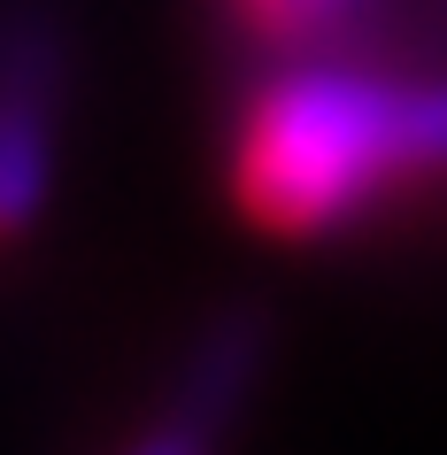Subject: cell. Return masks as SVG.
Returning a JSON list of instances; mask_svg holds the SVG:
<instances>
[{"label": "cell", "instance_id": "1", "mask_svg": "<svg viewBox=\"0 0 447 455\" xmlns=\"http://www.w3.org/2000/svg\"><path fill=\"white\" fill-rule=\"evenodd\" d=\"M417 178H447V77L409 85L308 62L255 85L239 108L232 201L278 240L339 232Z\"/></svg>", "mask_w": 447, "mask_h": 455}, {"label": "cell", "instance_id": "2", "mask_svg": "<svg viewBox=\"0 0 447 455\" xmlns=\"http://www.w3.org/2000/svg\"><path fill=\"white\" fill-rule=\"evenodd\" d=\"M47 47L16 39L0 62V247H16L54 186V116H47Z\"/></svg>", "mask_w": 447, "mask_h": 455}, {"label": "cell", "instance_id": "3", "mask_svg": "<svg viewBox=\"0 0 447 455\" xmlns=\"http://www.w3.org/2000/svg\"><path fill=\"white\" fill-rule=\"evenodd\" d=\"M355 8H363V0H232L239 31H255L270 47H308V39L339 31Z\"/></svg>", "mask_w": 447, "mask_h": 455}, {"label": "cell", "instance_id": "4", "mask_svg": "<svg viewBox=\"0 0 447 455\" xmlns=\"http://www.w3.org/2000/svg\"><path fill=\"white\" fill-rule=\"evenodd\" d=\"M209 440H216V417H201V409H178L163 432H147L132 455H209Z\"/></svg>", "mask_w": 447, "mask_h": 455}]
</instances>
